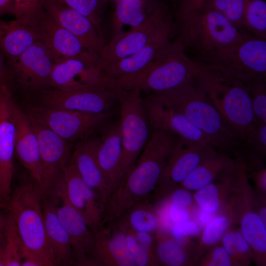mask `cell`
Returning <instances> with one entry per match:
<instances>
[{"label":"cell","instance_id":"4dcf8cb0","mask_svg":"<svg viewBox=\"0 0 266 266\" xmlns=\"http://www.w3.org/2000/svg\"><path fill=\"white\" fill-rule=\"evenodd\" d=\"M242 28L254 37L266 39L265 0H247L243 17Z\"/></svg>","mask_w":266,"mask_h":266},{"label":"cell","instance_id":"b9f144b4","mask_svg":"<svg viewBox=\"0 0 266 266\" xmlns=\"http://www.w3.org/2000/svg\"><path fill=\"white\" fill-rule=\"evenodd\" d=\"M223 243L224 249L229 255L236 253L244 254L249 249V244L242 235L238 232L226 233L223 237Z\"/></svg>","mask_w":266,"mask_h":266},{"label":"cell","instance_id":"f6af8a7d","mask_svg":"<svg viewBox=\"0 0 266 266\" xmlns=\"http://www.w3.org/2000/svg\"><path fill=\"white\" fill-rule=\"evenodd\" d=\"M232 264L229 255L224 248L219 247L213 251L210 266H229Z\"/></svg>","mask_w":266,"mask_h":266},{"label":"cell","instance_id":"681fc988","mask_svg":"<svg viewBox=\"0 0 266 266\" xmlns=\"http://www.w3.org/2000/svg\"><path fill=\"white\" fill-rule=\"evenodd\" d=\"M14 0H0V16L6 13H13Z\"/></svg>","mask_w":266,"mask_h":266},{"label":"cell","instance_id":"836d02e7","mask_svg":"<svg viewBox=\"0 0 266 266\" xmlns=\"http://www.w3.org/2000/svg\"><path fill=\"white\" fill-rule=\"evenodd\" d=\"M266 77L257 76L243 82L250 94L257 122L266 123Z\"/></svg>","mask_w":266,"mask_h":266},{"label":"cell","instance_id":"ffe728a7","mask_svg":"<svg viewBox=\"0 0 266 266\" xmlns=\"http://www.w3.org/2000/svg\"><path fill=\"white\" fill-rule=\"evenodd\" d=\"M100 85L108 87L98 63L69 58L54 63L50 86L55 89L69 91Z\"/></svg>","mask_w":266,"mask_h":266},{"label":"cell","instance_id":"1f68e13d","mask_svg":"<svg viewBox=\"0 0 266 266\" xmlns=\"http://www.w3.org/2000/svg\"><path fill=\"white\" fill-rule=\"evenodd\" d=\"M24 255L23 245L9 211L4 230V266H21Z\"/></svg>","mask_w":266,"mask_h":266},{"label":"cell","instance_id":"3957f363","mask_svg":"<svg viewBox=\"0 0 266 266\" xmlns=\"http://www.w3.org/2000/svg\"><path fill=\"white\" fill-rule=\"evenodd\" d=\"M174 40L186 52L196 56L192 60L206 64L220 52L253 37L218 12L203 7L181 23L174 25Z\"/></svg>","mask_w":266,"mask_h":266},{"label":"cell","instance_id":"cb8c5ba5","mask_svg":"<svg viewBox=\"0 0 266 266\" xmlns=\"http://www.w3.org/2000/svg\"><path fill=\"white\" fill-rule=\"evenodd\" d=\"M102 129L101 135L98 138L96 157L110 196L122 181V143L119 121L108 123Z\"/></svg>","mask_w":266,"mask_h":266},{"label":"cell","instance_id":"db71d44e","mask_svg":"<svg viewBox=\"0 0 266 266\" xmlns=\"http://www.w3.org/2000/svg\"><path fill=\"white\" fill-rule=\"evenodd\" d=\"M263 221L264 222V221L266 220V208H263L260 212V216H259Z\"/></svg>","mask_w":266,"mask_h":266},{"label":"cell","instance_id":"11a10c76","mask_svg":"<svg viewBox=\"0 0 266 266\" xmlns=\"http://www.w3.org/2000/svg\"><path fill=\"white\" fill-rule=\"evenodd\" d=\"M105 2H107L109 0H103Z\"/></svg>","mask_w":266,"mask_h":266},{"label":"cell","instance_id":"ee69618b","mask_svg":"<svg viewBox=\"0 0 266 266\" xmlns=\"http://www.w3.org/2000/svg\"><path fill=\"white\" fill-rule=\"evenodd\" d=\"M192 200V195L187 190L177 189L171 195L170 204L186 208L191 204Z\"/></svg>","mask_w":266,"mask_h":266},{"label":"cell","instance_id":"f907efd6","mask_svg":"<svg viewBox=\"0 0 266 266\" xmlns=\"http://www.w3.org/2000/svg\"><path fill=\"white\" fill-rule=\"evenodd\" d=\"M212 213L201 210L198 214L197 219L202 226H206L211 220Z\"/></svg>","mask_w":266,"mask_h":266},{"label":"cell","instance_id":"d590c367","mask_svg":"<svg viewBox=\"0 0 266 266\" xmlns=\"http://www.w3.org/2000/svg\"><path fill=\"white\" fill-rule=\"evenodd\" d=\"M45 0H14L15 19L35 26L45 13Z\"/></svg>","mask_w":266,"mask_h":266},{"label":"cell","instance_id":"6da1fadb","mask_svg":"<svg viewBox=\"0 0 266 266\" xmlns=\"http://www.w3.org/2000/svg\"><path fill=\"white\" fill-rule=\"evenodd\" d=\"M178 139L171 133L154 130L135 164L104 205L102 225L116 223L147 199L159 182Z\"/></svg>","mask_w":266,"mask_h":266},{"label":"cell","instance_id":"d6a6232c","mask_svg":"<svg viewBox=\"0 0 266 266\" xmlns=\"http://www.w3.org/2000/svg\"><path fill=\"white\" fill-rule=\"evenodd\" d=\"M242 235L247 243L257 252L266 251V230L264 222L259 215L248 212L241 222Z\"/></svg>","mask_w":266,"mask_h":266},{"label":"cell","instance_id":"44dd1931","mask_svg":"<svg viewBox=\"0 0 266 266\" xmlns=\"http://www.w3.org/2000/svg\"><path fill=\"white\" fill-rule=\"evenodd\" d=\"M44 11L60 26L77 37L92 53L99 55L105 42L92 22L61 0H45Z\"/></svg>","mask_w":266,"mask_h":266},{"label":"cell","instance_id":"7a4b0ae2","mask_svg":"<svg viewBox=\"0 0 266 266\" xmlns=\"http://www.w3.org/2000/svg\"><path fill=\"white\" fill-rule=\"evenodd\" d=\"M192 67L195 77L212 103L242 140L257 123L246 85L233 75L201 63L192 60Z\"/></svg>","mask_w":266,"mask_h":266},{"label":"cell","instance_id":"8992f818","mask_svg":"<svg viewBox=\"0 0 266 266\" xmlns=\"http://www.w3.org/2000/svg\"><path fill=\"white\" fill-rule=\"evenodd\" d=\"M120 107L119 124L122 143L120 164L122 180L135 164L149 139V124L141 91L114 89Z\"/></svg>","mask_w":266,"mask_h":266},{"label":"cell","instance_id":"6f0895ef","mask_svg":"<svg viewBox=\"0 0 266 266\" xmlns=\"http://www.w3.org/2000/svg\"></svg>","mask_w":266,"mask_h":266},{"label":"cell","instance_id":"ac0fdd59","mask_svg":"<svg viewBox=\"0 0 266 266\" xmlns=\"http://www.w3.org/2000/svg\"><path fill=\"white\" fill-rule=\"evenodd\" d=\"M35 26L40 40L55 63L66 59L80 58L99 63V56L90 51L77 37L58 24L45 11Z\"/></svg>","mask_w":266,"mask_h":266},{"label":"cell","instance_id":"60d3db41","mask_svg":"<svg viewBox=\"0 0 266 266\" xmlns=\"http://www.w3.org/2000/svg\"><path fill=\"white\" fill-rule=\"evenodd\" d=\"M206 0H176L173 16L177 25L193 16L203 7Z\"/></svg>","mask_w":266,"mask_h":266},{"label":"cell","instance_id":"816d5d0a","mask_svg":"<svg viewBox=\"0 0 266 266\" xmlns=\"http://www.w3.org/2000/svg\"><path fill=\"white\" fill-rule=\"evenodd\" d=\"M4 240L0 241V266H4Z\"/></svg>","mask_w":266,"mask_h":266},{"label":"cell","instance_id":"603a6c76","mask_svg":"<svg viewBox=\"0 0 266 266\" xmlns=\"http://www.w3.org/2000/svg\"><path fill=\"white\" fill-rule=\"evenodd\" d=\"M11 110L15 128V154L33 181L41 187L40 161L36 133L28 115L17 105L13 98Z\"/></svg>","mask_w":266,"mask_h":266},{"label":"cell","instance_id":"4316f807","mask_svg":"<svg viewBox=\"0 0 266 266\" xmlns=\"http://www.w3.org/2000/svg\"><path fill=\"white\" fill-rule=\"evenodd\" d=\"M39 40L36 26L16 19L8 21L0 19V51L10 64Z\"/></svg>","mask_w":266,"mask_h":266},{"label":"cell","instance_id":"52a82bcc","mask_svg":"<svg viewBox=\"0 0 266 266\" xmlns=\"http://www.w3.org/2000/svg\"><path fill=\"white\" fill-rule=\"evenodd\" d=\"M194 76L192 59L180 44L171 40L134 81L132 89L137 87L147 94H156L174 89Z\"/></svg>","mask_w":266,"mask_h":266},{"label":"cell","instance_id":"f546056e","mask_svg":"<svg viewBox=\"0 0 266 266\" xmlns=\"http://www.w3.org/2000/svg\"><path fill=\"white\" fill-rule=\"evenodd\" d=\"M119 220L136 232L152 233L159 226L158 217L147 199L132 207Z\"/></svg>","mask_w":266,"mask_h":266},{"label":"cell","instance_id":"f5cc1de1","mask_svg":"<svg viewBox=\"0 0 266 266\" xmlns=\"http://www.w3.org/2000/svg\"><path fill=\"white\" fill-rule=\"evenodd\" d=\"M5 219H0V241L4 240Z\"/></svg>","mask_w":266,"mask_h":266},{"label":"cell","instance_id":"e0dca14e","mask_svg":"<svg viewBox=\"0 0 266 266\" xmlns=\"http://www.w3.org/2000/svg\"><path fill=\"white\" fill-rule=\"evenodd\" d=\"M62 184L67 200L83 216L92 231L96 233L101 229L103 206L69 160L64 168Z\"/></svg>","mask_w":266,"mask_h":266},{"label":"cell","instance_id":"7c38bea8","mask_svg":"<svg viewBox=\"0 0 266 266\" xmlns=\"http://www.w3.org/2000/svg\"><path fill=\"white\" fill-rule=\"evenodd\" d=\"M36 135L41 166V188L44 197L52 196L69 159L70 143L45 125L27 114Z\"/></svg>","mask_w":266,"mask_h":266},{"label":"cell","instance_id":"d6986e66","mask_svg":"<svg viewBox=\"0 0 266 266\" xmlns=\"http://www.w3.org/2000/svg\"><path fill=\"white\" fill-rule=\"evenodd\" d=\"M55 61L49 50L39 40L10 64L18 82L26 88L36 89L50 86Z\"/></svg>","mask_w":266,"mask_h":266},{"label":"cell","instance_id":"277c9868","mask_svg":"<svg viewBox=\"0 0 266 266\" xmlns=\"http://www.w3.org/2000/svg\"><path fill=\"white\" fill-rule=\"evenodd\" d=\"M153 94L201 130L215 149L238 150L239 136L225 122L195 76L174 89Z\"/></svg>","mask_w":266,"mask_h":266},{"label":"cell","instance_id":"ab89813d","mask_svg":"<svg viewBox=\"0 0 266 266\" xmlns=\"http://www.w3.org/2000/svg\"><path fill=\"white\" fill-rule=\"evenodd\" d=\"M229 225L227 217L220 216L211 220L202 233V241L206 245L217 243L221 238Z\"/></svg>","mask_w":266,"mask_h":266},{"label":"cell","instance_id":"f1b7e54d","mask_svg":"<svg viewBox=\"0 0 266 266\" xmlns=\"http://www.w3.org/2000/svg\"><path fill=\"white\" fill-rule=\"evenodd\" d=\"M230 163L227 157L215 154L205 160L181 182L184 188L197 191L211 183L217 174Z\"/></svg>","mask_w":266,"mask_h":266},{"label":"cell","instance_id":"83f0119b","mask_svg":"<svg viewBox=\"0 0 266 266\" xmlns=\"http://www.w3.org/2000/svg\"><path fill=\"white\" fill-rule=\"evenodd\" d=\"M160 1L117 0L112 21V37L122 33L124 26H130L133 28L141 25Z\"/></svg>","mask_w":266,"mask_h":266},{"label":"cell","instance_id":"d4e9b609","mask_svg":"<svg viewBox=\"0 0 266 266\" xmlns=\"http://www.w3.org/2000/svg\"><path fill=\"white\" fill-rule=\"evenodd\" d=\"M98 142V138L88 137L79 140L69 160L82 180L95 193L104 207L110 193L96 157Z\"/></svg>","mask_w":266,"mask_h":266},{"label":"cell","instance_id":"9a60e30c","mask_svg":"<svg viewBox=\"0 0 266 266\" xmlns=\"http://www.w3.org/2000/svg\"><path fill=\"white\" fill-rule=\"evenodd\" d=\"M143 100L148 122L154 130L171 133L180 139L209 145L215 149L206 134L155 95L148 94Z\"/></svg>","mask_w":266,"mask_h":266},{"label":"cell","instance_id":"74e56055","mask_svg":"<svg viewBox=\"0 0 266 266\" xmlns=\"http://www.w3.org/2000/svg\"><path fill=\"white\" fill-rule=\"evenodd\" d=\"M67 6L87 17L102 33L101 14L106 4L103 0H61Z\"/></svg>","mask_w":266,"mask_h":266},{"label":"cell","instance_id":"bcb514c9","mask_svg":"<svg viewBox=\"0 0 266 266\" xmlns=\"http://www.w3.org/2000/svg\"><path fill=\"white\" fill-rule=\"evenodd\" d=\"M132 231L133 232L139 244L154 255V239L152 233L144 232Z\"/></svg>","mask_w":266,"mask_h":266},{"label":"cell","instance_id":"9f6ffc18","mask_svg":"<svg viewBox=\"0 0 266 266\" xmlns=\"http://www.w3.org/2000/svg\"></svg>","mask_w":266,"mask_h":266},{"label":"cell","instance_id":"8fae6325","mask_svg":"<svg viewBox=\"0 0 266 266\" xmlns=\"http://www.w3.org/2000/svg\"><path fill=\"white\" fill-rule=\"evenodd\" d=\"M204 65L242 82L257 76L266 77V39L249 37L220 52Z\"/></svg>","mask_w":266,"mask_h":266},{"label":"cell","instance_id":"484cf974","mask_svg":"<svg viewBox=\"0 0 266 266\" xmlns=\"http://www.w3.org/2000/svg\"><path fill=\"white\" fill-rule=\"evenodd\" d=\"M42 204L46 238L56 266L74 265L70 238L57 215L53 199L43 197Z\"/></svg>","mask_w":266,"mask_h":266},{"label":"cell","instance_id":"f35d334b","mask_svg":"<svg viewBox=\"0 0 266 266\" xmlns=\"http://www.w3.org/2000/svg\"><path fill=\"white\" fill-rule=\"evenodd\" d=\"M217 185L210 183L197 190L194 199L200 209L212 213L219 208L220 200Z\"/></svg>","mask_w":266,"mask_h":266},{"label":"cell","instance_id":"e575fe53","mask_svg":"<svg viewBox=\"0 0 266 266\" xmlns=\"http://www.w3.org/2000/svg\"><path fill=\"white\" fill-rule=\"evenodd\" d=\"M247 0H206L203 7L218 12L235 26L243 30V17Z\"/></svg>","mask_w":266,"mask_h":266},{"label":"cell","instance_id":"9c48e42d","mask_svg":"<svg viewBox=\"0 0 266 266\" xmlns=\"http://www.w3.org/2000/svg\"><path fill=\"white\" fill-rule=\"evenodd\" d=\"M172 14L167 2L160 1L141 25L112 37L99 55L101 71L105 67L131 56L145 46Z\"/></svg>","mask_w":266,"mask_h":266},{"label":"cell","instance_id":"30bf717a","mask_svg":"<svg viewBox=\"0 0 266 266\" xmlns=\"http://www.w3.org/2000/svg\"><path fill=\"white\" fill-rule=\"evenodd\" d=\"M28 114L71 143L88 137L95 131L102 129L114 112L89 114L43 106L31 108Z\"/></svg>","mask_w":266,"mask_h":266},{"label":"cell","instance_id":"4fadbf2b","mask_svg":"<svg viewBox=\"0 0 266 266\" xmlns=\"http://www.w3.org/2000/svg\"><path fill=\"white\" fill-rule=\"evenodd\" d=\"M51 198L57 215L69 235L75 265L97 266L94 254L95 233L67 200L62 180Z\"/></svg>","mask_w":266,"mask_h":266},{"label":"cell","instance_id":"c3c4849f","mask_svg":"<svg viewBox=\"0 0 266 266\" xmlns=\"http://www.w3.org/2000/svg\"><path fill=\"white\" fill-rule=\"evenodd\" d=\"M11 83L10 71L6 65L4 57L0 51V85L10 87Z\"/></svg>","mask_w":266,"mask_h":266},{"label":"cell","instance_id":"2e32d148","mask_svg":"<svg viewBox=\"0 0 266 266\" xmlns=\"http://www.w3.org/2000/svg\"><path fill=\"white\" fill-rule=\"evenodd\" d=\"M10 87L0 85V205L9 208L14 171L15 128L11 110Z\"/></svg>","mask_w":266,"mask_h":266},{"label":"cell","instance_id":"7bdbcfd3","mask_svg":"<svg viewBox=\"0 0 266 266\" xmlns=\"http://www.w3.org/2000/svg\"><path fill=\"white\" fill-rule=\"evenodd\" d=\"M199 233V229L197 225L188 220L175 223L172 229V234L177 241H182L185 237L194 236Z\"/></svg>","mask_w":266,"mask_h":266},{"label":"cell","instance_id":"7dc6e473","mask_svg":"<svg viewBox=\"0 0 266 266\" xmlns=\"http://www.w3.org/2000/svg\"><path fill=\"white\" fill-rule=\"evenodd\" d=\"M169 218L172 222L177 223L187 221L189 214L186 208L170 204L169 210Z\"/></svg>","mask_w":266,"mask_h":266},{"label":"cell","instance_id":"5b68a950","mask_svg":"<svg viewBox=\"0 0 266 266\" xmlns=\"http://www.w3.org/2000/svg\"><path fill=\"white\" fill-rule=\"evenodd\" d=\"M43 197L42 189L35 181L23 183L11 196L9 209L23 245L24 258H35L43 266H56L46 238Z\"/></svg>","mask_w":266,"mask_h":266},{"label":"cell","instance_id":"8d00e7d4","mask_svg":"<svg viewBox=\"0 0 266 266\" xmlns=\"http://www.w3.org/2000/svg\"><path fill=\"white\" fill-rule=\"evenodd\" d=\"M156 252L159 261L167 266H179L185 262V254L175 239L160 238Z\"/></svg>","mask_w":266,"mask_h":266},{"label":"cell","instance_id":"7402d4cb","mask_svg":"<svg viewBox=\"0 0 266 266\" xmlns=\"http://www.w3.org/2000/svg\"><path fill=\"white\" fill-rule=\"evenodd\" d=\"M216 152L210 146L179 138L159 182L166 186L181 183L199 165Z\"/></svg>","mask_w":266,"mask_h":266},{"label":"cell","instance_id":"ba28073f","mask_svg":"<svg viewBox=\"0 0 266 266\" xmlns=\"http://www.w3.org/2000/svg\"><path fill=\"white\" fill-rule=\"evenodd\" d=\"M174 33L173 15L145 46L131 56L101 70L102 77L113 88L131 89L133 85L150 66L160 52L171 41Z\"/></svg>","mask_w":266,"mask_h":266},{"label":"cell","instance_id":"5bb4252c","mask_svg":"<svg viewBox=\"0 0 266 266\" xmlns=\"http://www.w3.org/2000/svg\"><path fill=\"white\" fill-rule=\"evenodd\" d=\"M41 98L45 106L95 114L113 112L117 101L114 89L100 85L69 91L45 90Z\"/></svg>","mask_w":266,"mask_h":266}]
</instances>
